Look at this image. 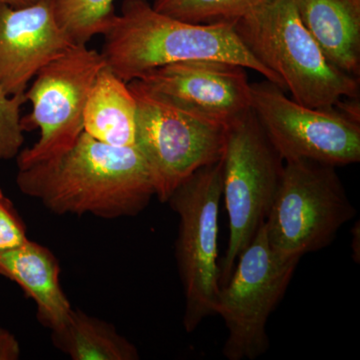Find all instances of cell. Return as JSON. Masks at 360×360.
Instances as JSON below:
<instances>
[{"label":"cell","instance_id":"obj_1","mask_svg":"<svg viewBox=\"0 0 360 360\" xmlns=\"http://www.w3.org/2000/svg\"><path fill=\"white\" fill-rule=\"evenodd\" d=\"M16 184L54 214L134 217L155 195L135 146H112L82 132L65 153L18 169Z\"/></svg>","mask_w":360,"mask_h":360},{"label":"cell","instance_id":"obj_2","mask_svg":"<svg viewBox=\"0 0 360 360\" xmlns=\"http://www.w3.org/2000/svg\"><path fill=\"white\" fill-rule=\"evenodd\" d=\"M103 37L105 65L125 84L170 63L213 59L257 71L285 91L281 78L243 44L233 23L194 25L158 13L148 0H124Z\"/></svg>","mask_w":360,"mask_h":360},{"label":"cell","instance_id":"obj_3","mask_svg":"<svg viewBox=\"0 0 360 360\" xmlns=\"http://www.w3.org/2000/svg\"><path fill=\"white\" fill-rule=\"evenodd\" d=\"M248 51L281 78L296 103L321 110L359 98V78L330 65L298 15L295 0H274L233 23Z\"/></svg>","mask_w":360,"mask_h":360},{"label":"cell","instance_id":"obj_4","mask_svg":"<svg viewBox=\"0 0 360 360\" xmlns=\"http://www.w3.org/2000/svg\"><path fill=\"white\" fill-rule=\"evenodd\" d=\"M335 167L310 160L284 162L264 221L270 248L283 260H300L328 248L356 215Z\"/></svg>","mask_w":360,"mask_h":360},{"label":"cell","instance_id":"obj_5","mask_svg":"<svg viewBox=\"0 0 360 360\" xmlns=\"http://www.w3.org/2000/svg\"><path fill=\"white\" fill-rule=\"evenodd\" d=\"M222 162V196L229 221L220 286L229 281L239 255L264 224L274 202L284 161L252 108L226 127Z\"/></svg>","mask_w":360,"mask_h":360},{"label":"cell","instance_id":"obj_6","mask_svg":"<svg viewBox=\"0 0 360 360\" xmlns=\"http://www.w3.org/2000/svg\"><path fill=\"white\" fill-rule=\"evenodd\" d=\"M221 198L220 160L196 170L167 200L179 219L175 255L186 297L184 326L188 333L215 314L220 290L217 238Z\"/></svg>","mask_w":360,"mask_h":360},{"label":"cell","instance_id":"obj_7","mask_svg":"<svg viewBox=\"0 0 360 360\" xmlns=\"http://www.w3.org/2000/svg\"><path fill=\"white\" fill-rule=\"evenodd\" d=\"M127 84L136 101L135 148L148 163L155 196L167 202L196 170L221 160L227 127L153 96L137 80Z\"/></svg>","mask_w":360,"mask_h":360},{"label":"cell","instance_id":"obj_8","mask_svg":"<svg viewBox=\"0 0 360 360\" xmlns=\"http://www.w3.org/2000/svg\"><path fill=\"white\" fill-rule=\"evenodd\" d=\"M300 262L277 257L262 225L217 295L215 314L222 317L227 329L222 349L225 359L255 360L269 350L267 322Z\"/></svg>","mask_w":360,"mask_h":360},{"label":"cell","instance_id":"obj_9","mask_svg":"<svg viewBox=\"0 0 360 360\" xmlns=\"http://www.w3.org/2000/svg\"><path fill=\"white\" fill-rule=\"evenodd\" d=\"M101 52L75 44L37 73L25 96L32 112L20 118L23 132L39 129V141L16 156L18 169L65 153L84 132L87 97L105 66Z\"/></svg>","mask_w":360,"mask_h":360},{"label":"cell","instance_id":"obj_10","mask_svg":"<svg viewBox=\"0 0 360 360\" xmlns=\"http://www.w3.org/2000/svg\"><path fill=\"white\" fill-rule=\"evenodd\" d=\"M251 108L284 162L310 160L331 167L360 161L359 118L345 111L296 103L269 80L250 84Z\"/></svg>","mask_w":360,"mask_h":360},{"label":"cell","instance_id":"obj_11","mask_svg":"<svg viewBox=\"0 0 360 360\" xmlns=\"http://www.w3.org/2000/svg\"><path fill=\"white\" fill-rule=\"evenodd\" d=\"M245 70L227 61L196 59L161 66L135 80L172 105L229 127L251 110Z\"/></svg>","mask_w":360,"mask_h":360},{"label":"cell","instance_id":"obj_12","mask_svg":"<svg viewBox=\"0 0 360 360\" xmlns=\"http://www.w3.org/2000/svg\"><path fill=\"white\" fill-rule=\"evenodd\" d=\"M58 25L54 0L23 7L0 1V84L7 96H20L44 65L72 47Z\"/></svg>","mask_w":360,"mask_h":360},{"label":"cell","instance_id":"obj_13","mask_svg":"<svg viewBox=\"0 0 360 360\" xmlns=\"http://www.w3.org/2000/svg\"><path fill=\"white\" fill-rule=\"evenodd\" d=\"M0 274L20 286L37 305L41 326L51 330L60 326L72 310L61 288L58 258L39 243L27 239L16 248L0 251Z\"/></svg>","mask_w":360,"mask_h":360},{"label":"cell","instance_id":"obj_14","mask_svg":"<svg viewBox=\"0 0 360 360\" xmlns=\"http://www.w3.org/2000/svg\"><path fill=\"white\" fill-rule=\"evenodd\" d=\"M298 15L329 63L360 75V1L295 0Z\"/></svg>","mask_w":360,"mask_h":360},{"label":"cell","instance_id":"obj_15","mask_svg":"<svg viewBox=\"0 0 360 360\" xmlns=\"http://www.w3.org/2000/svg\"><path fill=\"white\" fill-rule=\"evenodd\" d=\"M136 101L129 84L104 66L92 84L84 111V131L112 146H135Z\"/></svg>","mask_w":360,"mask_h":360},{"label":"cell","instance_id":"obj_16","mask_svg":"<svg viewBox=\"0 0 360 360\" xmlns=\"http://www.w3.org/2000/svg\"><path fill=\"white\" fill-rule=\"evenodd\" d=\"M54 347L73 360H137L139 352L134 343L120 335L112 324L71 310L66 321L52 329Z\"/></svg>","mask_w":360,"mask_h":360},{"label":"cell","instance_id":"obj_17","mask_svg":"<svg viewBox=\"0 0 360 360\" xmlns=\"http://www.w3.org/2000/svg\"><path fill=\"white\" fill-rule=\"evenodd\" d=\"M274 0H155L158 13L194 23H234Z\"/></svg>","mask_w":360,"mask_h":360},{"label":"cell","instance_id":"obj_18","mask_svg":"<svg viewBox=\"0 0 360 360\" xmlns=\"http://www.w3.org/2000/svg\"><path fill=\"white\" fill-rule=\"evenodd\" d=\"M115 0H54L58 25L75 44L86 45L110 30L116 13Z\"/></svg>","mask_w":360,"mask_h":360},{"label":"cell","instance_id":"obj_19","mask_svg":"<svg viewBox=\"0 0 360 360\" xmlns=\"http://www.w3.org/2000/svg\"><path fill=\"white\" fill-rule=\"evenodd\" d=\"M25 103V94L7 96L0 84V160H13L20 153L25 142L20 110Z\"/></svg>","mask_w":360,"mask_h":360},{"label":"cell","instance_id":"obj_20","mask_svg":"<svg viewBox=\"0 0 360 360\" xmlns=\"http://www.w3.org/2000/svg\"><path fill=\"white\" fill-rule=\"evenodd\" d=\"M27 239L25 224L13 203L0 188V251L16 248Z\"/></svg>","mask_w":360,"mask_h":360},{"label":"cell","instance_id":"obj_21","mask_svg":"<svg viewBox=\"0 0 360 360\" xmlns=\"http://www.w3.org/2000/svg\"><path fill=\"white\" fill-rule=\"evenodd\" d=\"M20 345L13 333L0 328V360H18L20 357Z\"/></svg>","mask_w":360,"mask_h":360},{"label":"cell","instance_id":"obj_22","mask_svg":"<svg viewBox=\"0 0 360 360\" xmlns=\"http://www.w3.org/2000/svg\"><path fill=\"white\" fill-rule=\"evenodd\" d=\"M0 1L13 7H23L35 4L39 0H0Z\"/></svg>","mask_w":360,"mask_h":360},{"label":"cell","instance_id":"obj_23","mask_svg":"<svg viewBox=\"0 0 360 360\" xmlns=\"http://www.w3.org/2000/svg\"><path fill=\"white\" fill-rule=\"evenodd\" d=\"M359 1H360V0H359Z\"/></svg>","mask_w":360,"mask_h":360}]
</instances>
